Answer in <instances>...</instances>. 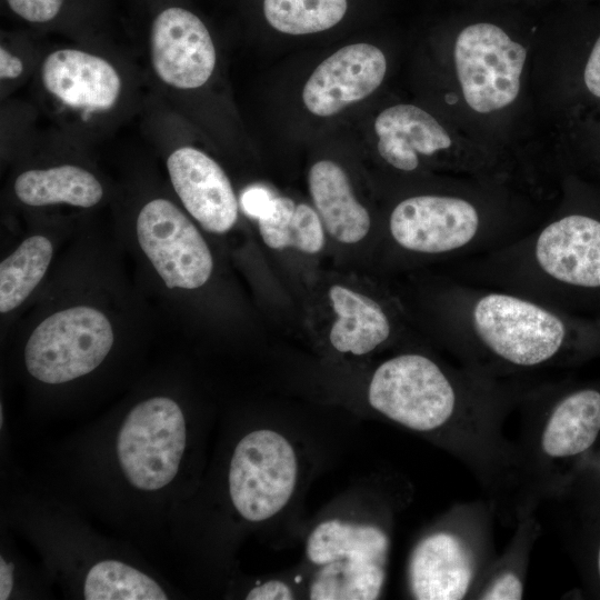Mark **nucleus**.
<instances>
[{"mask_svg": "<svg viewBox=\"0 0 600 600\" xmlns=\"http://www.w3.org/2000/svg\"><path fill=\"white\" fill-rule=\"evenodd\" d=\"M514 522L571 486L573 466L600 434V389L544 382L522 388Z\"/></svg>", "mask_w": 600, "mask_h": 600, "instance_id": "3", "label": "nucleus"}, {"mask_svg": "<svg viewBox=\"0 0 600 600\" xmlns=\"http://www.w3.org/2000/svg\"><path fill=\"white\" fill-rule=\"evenodd\" d=\"M530 230L461 194L411 196L398 202L388 219L389 237L401 251L457 260L502 248Z\"/></svg>", "mask_w": 600, "mask_h": 600, "instance_id": "5", "label": "nucleus"}, {"mask_svg": "<svg viewBox=\"0 0 600 600\" xmlns=\"http://www.w3.org/2000/svg\"><path fill=\"white\" fill-rule=\"evenodd\" d=\"M387 71L383 52L368 43L346 46L323 60L304 84L306 108L330 117L370 96Z\"/></svg>", "mask_w": 600, "mask_h": 600, "instance_id": "13", "label": "nucleus"}, {"mask_svg": "<svg viewBox=\"0 0 600 600\" xmlns=\"http://www.w3.org/2000/svg\"><path fill=\"white\" fill-rule=\"evenodd\" d=\"M248 600H289L293 592L289 584L281 580H269L253 587L247 594Z\"/></svg>", "mask_w": 600, "mask_h": 600, "instance_id": "26", "label": "nucleus"}, {"mask_svg": "<svg viewBox=\"0 0 600 600\" xmlns=\"http://www.w3.org/2000/svg\"><path fill=\"white\" fill-rule=\"evenodd\" d=\"M526 57V48L496 24L478 22L462 29L454 44V62L468 106L488 113L512 103Z\"/></svg>", "mask_w": 600, "mask_h": 600, "instance_id": "10", "label": "nucleus"}, {"mask_svg": "<svg viewBox=\"0 0 600 600\" xmlns=\"http://www.w3.org/2000/svg\"><path fill=\"white\" fill-rule=\"evenodd\" d=\"M434 300L443 344L460 363L497 379L560 366L579 346L580 327L563 311L511 291L449 278Z\"/></svg>", "mask_w": 600, "mask_h": 600, "instance_id": "2", "label": "nucleus"}, {"mask_svg": "<svg viewBox=\"0 0 600 600\" xmlns=\"http://www.w3.org/2000/svg\"><path fill=\"white\" fill-rule=\"evenodd\" d=\"M86 600H167L162 588L149 576L117 560L96 563L87 573Z\"/></svg>", "mask_w": 600, "mask_h": 600, "instance_id": "23", "label": "nucleus"}, {"mask_svg": "<svg viewBox=\"0 0 600 600\" xmlns=\"http://www.w3.org/2000/svg\"><path fill=\"white\" fill-rule=\"evenodd\" d=\"M263 11L276 30L308 34L336 26L347 11V0H264Z\"/></svg>", "mask_w": 600, "mask_h": 600, "instance_id": "24", "label": "nucleus"}, {"mask_svg": "<svg viewBox=\"0 0 600 600\" xmlns=\"http://www.w3.org/2000/svg\"><path fill=\"white\" fill-rule=\"evenodd\" d=\"M329 300L337 314L329 340L338 352L364 356L393 336L391 314L373 298L334 284L329 289Z\"/></svg>", "mask_w": 600, "mask_h": 600, "instance_id": "17", "label": "nucleus"}, {"mask_svg": "<svg viewBox=\"0 0 600 600\" xmlns=\"http://www.w3.org/2000/svg\"><path fill=\"white\" fill-rule=\"evenodd\" d=\"M504 551L493 559L479 583L476 600H520L524 588L533 546L541 533L536 511L521 514Z\"/></svg>", "mask_w": 600, "mask_h": 600, "instance_id": "19", "label": "nucleus"}, {"mask_svg": "<svg viewBox=\"0 0 600 600\" xmlns=\"http://www.w3.org/2000/svg\"><path fill=\"white\" fill-rule=\"evenodd\" d=\"M381 158L397 170L411 172L419 154L431 156L451 147L444 128L427 111L413 104H397L383 110L374 121Z\"/></svg>", "mask_w": 600, "mask_h": 600, "instance_id": "16", "label": "nucleus"}, {"mask_svg": "<svg viewBox=\"0 0 600 600\" xmlns=\"http://www.w3.org/2000/svg\"><path fill=\"white\" fill-rule=\"evenodd\" d=\"M259 232L271 249L293 248L318 253L324 246V227L316 210L287 197L271 198L258 217Z\"/></svg>", "mask_w": 600, "mask_h": 600, "instance_id": "21", "label": "nucleus"}, {"mask_svg": "<svg viewBox=\"0 0 600 600\" xmlns=\"http://www.w3.org/2000/svg\"><path fill=\"white\" fill-rule=\"evenodd\" d=\"M186 440L184 416L174 400L154 397L138 403L117 437V456L127 480L143 491L169 484L179 470Z\"/></svg>", "mask_w": 600, "mask_h": 600, "instance_id": "8", "label": "nucleus"}, {"mask_svg": "<svg viewBox=\"0 0 600 600\" xmlns=\"http://www.w3.org/2000/svg\"><path fill=\"white\" fill-rule=\"evenodd\" d=\"M171 183L188 212L213 233L229 231L238 218V202L222 168L204 152L182 147L167 161Z\"/></svg>", "mask_w": 600, "mask_h": 600, "instance_id": "14", "label": "nucleus"}, {"mask_svg": "<svg viewBox=\"0 0 600 600\" xmlns=\"http://www.w3.org/2000/svg\"><path fill=\"white\" fill-rule=\"evenodd\" d=\"M391 539L381 524L328 519L306 542L314 572L309 598L314 600H373L381 597Z\"/></svg>", "mask_w": 600, "mask_h": 600, "instance_id": "6", "label": "nucleus"}, {"mask_svg": "<svg viewBox=\"0 0 600 600\" xmlns=\"http://www.w3.org/2000/svg\"><path fill=\"white\" fill-rule=\"evenodd\" d=\"M113 344L108 318L88 306H77L46 318L24 348L28 372L37 380L57 384L98 368Z\"/></svg>", "mask_w": 600, "mask_h": 600, "instance_id": "7", "label": "nucleus"}, {"mask_svg": "<svg viewBox=\"0 0 600 600\" xmlns=\"http://www.w3.org/2000/svg\"><path fill=\"white\" fill-rule=\"evenodd\" d=\"M138 241L169 289H197L210 278L213 260L196 226L172 202L154 199L137 219Z\"/></svg>", "mask_w": 600, "mask_h": 600, "instance_id": "11", "label": "nucleus"}, {"mask_svg": "<svg viewBox=\"0 0 600 600\" xmlns=\"http://www.w3.org/2000/svg\"><path fill=\"white\" fill-rule=\"evenodd\" d=\"M522 386L418 351L374 370L368 402L388 420L433 440L463 463L497 508L516 489V447L503 428Z\"/></svg>", "mask_w": 600, "mask_h": 600, "instance_id": "1", "label": "nucleus"}, {"mask_svg": "<svg viewBox=\"0 0 600 600\" xmlns=\"http://www.w3.org/2000/svg\"><path fill=\"white\" fill-rule=\"evenodd\" d=\"M53 248L43 236L26 239L0 264V311L18 308L38 286L51 261Z\"/></svg>", "mask_w": 600, "mask_h": 600, "instance_id": "22", "label": "nucleus"}, {"mask_svg": "<svg viewBox=\"0 0 600 600\" xmlns=\"http://www.w3.org/2000/svg\"><path fill=\"white\" fill-rule=\"evenodd\" d=\"M594 568H596V574L600 582V538L597 542L596 550H594Z\"/></svg>", "mask_w": 600, "mask_h": 600, "instance_id": "31", "label": "nucleus"}, {"mask_svg": "<svg viewBox=\"0 0 600 600\" xmlns=\"http://www.w3.org/2000/svg\"><path fill=\"white\" fill-rule=\"evenodd\" d=\"M63 0H7L10 8L30 22H46L53 19Z\"/></svg>", "mask_w": 600, "mask_h": 600, "instance_id": "25", "label": "nucleus"}, {"mask_svg": "<svg viewBox=\"0 0 600 600\" xmlns=\"http://www.w3.org/2000/svg\"><path fill=\"white\" fill-rule=\"evenodd\" d=\"M298 478V459L289 440L271 429L247 433L237 443L229 467V494L250 522L268 520L289 502Z\"/></svg>", "mask_w": 600, "mask_h": 600, "instance_id": "9", "label": "nucleus"}, {"mask_svg": "<svg viewBox=\"0 0 600 600\" xmlns=\"http://www.w3.org/2000/svg\"><path fill=\"white\" fill-rule=\"evenodd\" d=\"M23 66L21 60L4 48L0 49V76L2 79H13L21 74Z\"/></svg>", "mask_w": 600, "mask_h": 600, "instance_id": "29", "label": "nucleus"}, {"mask_svg": "<svg viewBox=\"0 0 600 600\" xmlns=\"http://www.w3.org/2000/svg\"><path fill=\"white\" fill-rule=\"evenodd\" d=\"M14 192L22 203L33 207L68 203L90 208L103 194L92 173L70 164L24 171L16 179Z\"/></svg>", "mask_w": 600, "mask_h": 600, "instance_id": "20", "label": "nucleus"}, {"mask_svg": "<svg viewBox=\"0 0 600 600\" xmlns=\"http://www.w3.org/2000/svg\"><path fill=\"white\" fill-rule=\"evenodd\" d=\"M309 190L328 233L341 243L353 244L370 231L368 210L356 199L344 170L331 160L316 162L309 171Z\"/></svg>", "mask_w": 600, "mask_h": 600, "instance_id": "18", "label": "nucleus"}, {"mask_svg": "<svg viewBox=\"0 0 600 600\" xmlns=\"http://www.w3.org/2000/svg\"><path fill=\"white\" fill-rule=\"evenodd\" d=\"M583 81L588 91L600 98V36L594 42L583 70Z\"/></svg>", "mask_w": 600, "mask_h": 600, "instance_id": "27", "label": "nucleus"}, {"mask_svg": "<svg viewBox=\"0 0 600 600\" xmlns=\"http://www.w3.org/2000/svg\"><path fill=\"white\" fill-rule=\"evenodd\" d=\"M46 89L63 103L88 110H107L117 101L121 80L117 70L101 57L61 49L42 63Z\"/></svg>", "mask_w": 600, "mask_h": 600, "instance_id": "15", "label": "nucleus"}, {"mask_svg": "<svg viewBox=\"0 0 600 600\" xmlns=\"http://www.w3.org/2000/svg\"><path fill=\"white\" fill-rule=\"evenodd\" d=\"M270 200L271 198L269 194L264 190L258 188L250 189L242 196L244 210L249 214L257 217V219L267 208Z\"/></svg>", "mask_w": 600, "mask_h": 600, "instance_id": "28", "label": "nucleus"}, {"mask_svg": "<svg viewBox=\"0 0 600 600\" xmlns=\"http://www.w3.org/2000/svg\"><path fill=\"white\" fill-rule=\"evenodd\" d=\"M152 66L157 76L178 89L204 84L216 66V49L203 22L182 8L163 10L151 31Z\"/></svg>", "mask_w": 600, "mask_h": 600, "instance_id": "12", "label": "nucleus"}, {"mask_svg": "<svg viewBox=\"0 0 600 600\" xmlns=\"http://www.w3.org/2000/svg\"><path fill=\"white\" fill-rule=\"evenodd\" d=\"M493 503L487 498L459 502L413 544L407 590L417 600H463L473 594L496 558Z\"/></svg>", "mask_w": 600, "mask_h": 600, "instance_id": "4", "label": "nucleus"}, {"mask_svg": "<svg viewBox=\"0 0 600 600\" xmlns=\"http://www.w3.org/2000/svg\"><path fill=\"white\" fill-rule=\"evenodd\" d=\"M13 587V566L0 558V599L7 600Z\"/></svg>", "mask_w": 600, "mask_h": 600, "instance_id": "30", "label": "nucleus"}]
</instances>
